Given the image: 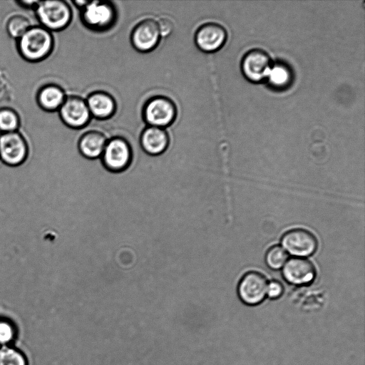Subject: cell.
<instances>
[{"mask_svg": "<svg viewBox=\"0 0 365 365\" xmlns=\"http://www.w3.org/2000/svg\"><path fill=\"white\" fill-rule=\"evenodd\" d=\"M54 45L51 31L41 26H31L19 39L17 50L29 62H38L47 58Z\"/></svg>", "mask_w": 365, "mask_h": 365, "instance_id": "1", "label": "cell"}, {"mask_svg": "<svg viewBox=\"0 0 365 365\" xmlns=\"http://www.w3.org/2000/svg\"><path fill=\"white\" fill-rule=\"evenodd\" d=\"M35 12L41 26L50 31L66 29L72 19L71 6L62 0L39 1Z\"/></svg>", "mask_w": 365, "mask_h": 365, "instance_id": "2", "label": "cell"}, {"mask_svg": "<svg viewBox=\"0 0 365 365\" xmlns=\"http://www.w3.org/2000/svg\"><path fill=\"white\" fill-rule=\"evenodd\" d=\"M117 17L115 7L111 1H92L81 9V20L89 29L103 31L111 28Z\"/></svg>", "mask_w": 365, "mask_h": 365, "instance_id": "3", "label": "cell"}, {"mask_svg": "<svg viewBox=\"0 0 365 365\" xmlns=\"http://www.w3.org/2000/svg\"><path fill=\"white\" fill-rule=\"evenodd\" d=\"M176 116V105L166 96H153L149 98L143 106V117L149 126L165 129L173 124Z\"/></svg>", "mask_w": 365, "mask_h": 365, "instance_id": "4", "label": "cell"}, {"mask_svg": "<svg viewBox=\"0 0 365 365\" xmlns=\"http://www.w3.org/2000/svg\"><path fill=\"white\" fill-rule=\"evenodd\" d=\"M101 160L109 171L118 173L125 170L132 160L130 143L122 137H113L108 140Z\"/></svg>", "mask_w": 365, "mask_h": 365, "instance_id": "5", "label": "cell"}, {"mask_svg": "<svg viewBox=\"0 0 365 365\" xmlns=\"http://www.w3.org/2000/svg\"><path fill=\"white\" fill-rule=\"evenodd\" d=\"M29 153L28 143L19 131L0 134V159L6 165L17 166L22 164Z\"/></svg>", "mask_w": 365, "mask_h": 365, "instance_id": "6", "label": "cell"}, {"mask_svg": "<svg viewBox=\"0 0 365 365\" xmlns=\"http://www.w3.org/2000/svg\"><path fill=\"white\" fill-rule=\"evenodd\" d=\"M58 111L62 122L73 129L84 128L92 117L86 99L78 96H66Z\"/></svg>", "mask_w": 365, "mask_h": 365, "instance_id": "7", "label": "cell"}, {"mask_svg": "<svg viewBox=\"0 0 365 365\" xmlns=\"http://www.w3.org/2000/svg\"><path fill=\"white\" fill-rule=\"evenodd\" d=\"M272 66L269 54L260 48L247 51L241 61V70L247 80L259 83L267 79Z\"/></svg>", "mask_w": 365, "mask_h": 365, "instance_id": "8", "label": "cell"}, {"mask_svg": "<svg viewBox=\"0 0 365 365\" xmlns=\"http://www.w3.org/2000/svg\"><path fill=\"white\" fill-rule=\"evenodd\" d=\"M267 280L260 272L250 271L240 280L237 293L242 302L247 305H257L265 298L267 292Z\"/></svg>", "mask_w": 365, "mask_h": 365, "instance_id": "9", "label": "cell"}, {"mask_svg": "<svg viewBox=\"0 0 365 365\" xmlns=\"http://www.w3.org/2000/svg\"><path fill=\"white\" fill-rule=\"evenodd\" d=\"M283 248L290 255L303 257L312 255L317 249L316 237L309 231L297 228L285 232L281 240Z\"/></svg>", "mask_w": 365, "mask_h": 365, "instance_id": "10", "label": "cell"}, {"mask_svg": "<svg viewBox=\"0 0 365 365\" xmlns=\"http://www.w3.org/2000/svg\"><path fill=\"white\" fill-rule=\"evenodd\" d=\"M157 21L148 18L139 21L133 29L130 41L140 52H149L158 45L160 40Z\"/></svg>", "mask_w": 365, "mask_h": 365, "instance_id": "11", "label": "cell"}, {"mask_svg": "<svg viewBox=\"0 0 365 365\" xmlns=\"http://www.w3.org/2000/svg\"><path fill=\"white\" fill-rule=\"evenodd\" d=\"M227 31L220 24L208 22L201 25L195 34L197 47L205 53H213L220 49L227 40Z\"/></svg>", "mask_w": 365, "mask_h": 365, "instance_id": "12", "label": "cell"}, {"mask_svg": "<svg viewBox=\"0 0 365 365\" xmlns=\"http://www.w3.org/2000/svg\"><path fill=\"white\" fill-rule=\"evenodd\" d=\"M282 276L289 284L302 286L311 284L316 276L313 264L304 258H292L286 262L282 269Z\"/></svg>", "mask_w": 365, "mask_h": 365, "instance_id": "13", "label": "cell"}, {"mask_svg": "<svg viewBox=\"0 0 365 365\" xmlns=\"http://www.w3.org/2000/svg\"><path fill=\"white\" fill-rule=\"evenodd\" d=\"M169 136L164 128L147 125L141 133L140 143L143 150L150 155H158L169 145Z\"/></svg>", "mask_w": 365, "mask_h": 365, "instance_id": "14", "label": "cell"}, {"mask_svg": "<svg viewBox=\"0 0 365 365\" xmlns=\"http://www.w3.org/2000/svg\"><path fill=\"white\" fill-rule=\"evenodd\" d=\"M86 101L91 116L98 120L108 119L115 113V101L106 91H93L88 96Z\"/></svg>", "mask_w": 365, "mask_h": 365, "instance_id": "15", "label": "cell"}, {"mask_svg": "<svg viewBox=\"0 0 365 365\" xmlns=\"http://www.w3.org/2000/svg\"><path fill=\"white\" fill-rule=\"evenodd\" d=\"M107 140L102 132L88 130L80 137L78 143V150L88 159H96L101 156Z\"/></svg>", "mask_w": 365, "mask_h": 365, "instance_id": "16", "label": "cell"}, {"mask_svg": "<svg viewBox=\"0 0 365 365\" xmlns=\"http://www.w3.org/2000/svg\"><path fill=\"white\" fill-rule=\"evenodd\" d=\"M66 97L65 92L61 86L50 83L39 88L36 94V101L41 109L53 112L59 110Z\"/></svg>", "mask_w": 365, "mask_h": 365, "instance_id": "17", "label": "cell"}, {"mask_svg": "<svg viewBox=\"0 0 365 365\" xmlns=\"http://www.w3.org/2000/svg\"><path fill=\"white\" fill-rule=\"evenodd\" d=\"M292 78V70L287 64L276 63L272 66L266 80L273 88L283 90L290 86Z\"/></svg>", "mask_w": 365, "mask_h": 365, "instance_id": "18", "label": "cell"}, {"mask_svg": "<svg viewBox=\"0 0 365 365\" xmlns=\"http://www.w3.org/2000/svg\"><path fill=\"white\" fill-rule=\"evenodd\" d=\"M20 126L19 113L12 108H0V131L9 133L18 131Z\"/></svg>", "mask_w": 365, "mask_h": 365, "instance_id": "19", "label": "cell"}, {"mask_svg": "<svg viewBox=\"0 0 365 365\" xmlns=\"http://www.w3.org/2000/svg\"><path fill=\"white\" fill-rule=\"evenodd\" d=\"M31 26V22L29 19L21 14L11 16L8 19L6 25L8 34L16 40Z\"/></svg>", "mask_w": 365, "mask_h": 365, "instance_id": "20", "label": "cell"}, {"mask_svg": "<svg viewBox=\"0 0 365 365\" xmlns=\"http://www.w3.org/2000/svg\"><path fill=\"white\" fill-rule=\"evenodd\" d=\"M0 365H27V361L19 350L9 345L1 346Z\"/></svg>", "mask_w": 365, "mask_h": 365, "instance_id": "21", "label": "cell"}, {"mask_svg": "<svg viewBox=\"0 0 365 365\" xmlns=\"http://www.w3.org/2000/svg\"><path fill=\"white\" fill-rule=\"evenodd\" d=\"M287 252L279 245L271 247L265 255L267 265L272 269H279L287 261Z\"/></svg>", "mask_w": 365, "mask_h": 365, "instance_id": "22", "label": "cell"}, {"mask_svg": "<svg viewBox=\"0 0 365 365\" xmlns=\"http://www.w3.org/2000/svg\"><path fill=\"white\" fill-rule=\"evenodd\" d=\"M16 329L9 320L0 319V345H9L15 338Z\"/></svg>", "mask_w": 365, "mask_h": 365, "instance_id": "23", "label": "cell"}, {"mask_svg": "<svg viewBox=\"0 0 365 365\" xmlns=\"http://www.w3.org/2000/svg\"><path fill=\"white\" fill-rule=\"evenodd\" d=\"M12 91L5 75L0 71V103L11 100Z\"/></svg>", "mask_w": 365, "mask_h": 365, "instance_id": "24", "label": "cell"}, {"mask_svg": "<svg viewBox=\"0 0 365 365\" xmlns=\"http://www.w3.org/2000/svg\"><path fill=\"white\" fill-rule=\"evenodd\" d=\"M159 32L161 37H167L172 34L174 24L168 17H161L157 21Z\"/></svg>", "mask_w": 365, "mask_h": 365, "instance_id": "25", "label": "cell"}, {"mask_svg": "<svg viewBox=\"0 0 365 365\" xmlns=\"http://www.w3.org/2000/svg\"><path fill=\"white\" fill-rule=\"evenodd\" d=\"M284 292L282 284L276 280L270 282L267 285V296L271 299H277L282 296Z\"/></svg>", "mask_w": 365, "mask_h": 365, "instance_id": "26", "label": "cell"}, {"mask_svg": "<svg viewBox=\"0 0 365 365\" xmlns=\"http://www.w3.org/2000/svg\"><path fill=\"white\" fill-rule=\"evenodd\" d=\"M39 1L35 0H19L16 1V3L21 7L27 9H36Z\"/></svg>", "mask_w": 365, "mask_h": 365, "instance_id": "27", "label": "cell"}, {"mask_svg": "<svg viewBox=\"0 0 365 365\" xmlns=\"http://www.w3.org/2000/svg\"><path fill=\"white\" fill-rule=\"evenodd\" d=\"M88 2V1H81V0H77L73 1V4L75 5V6L80 8L81 9L86 5V4Z\"/></svg>", "mask_w": 365, "mask_h": 365, "instance_id": "28", "label": "cell"}]
</instances>
